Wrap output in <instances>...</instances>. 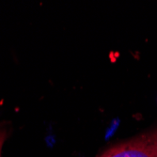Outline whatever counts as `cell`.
Here are the masks:
<instances>
[{
	"label": "cell",
	"mask_w": 157,
	"mask_h": 157,
	"mask_svg": "<svg viewBox=\"0 0 157 157\" xmlns=\"http://www.w3.org/2000/svg\"><path fill=\"white\" fill-rule=\"evenodd\" d=\"M100 157H157V130L110 148Z\"/></svg>",
	"instance_id": "cell-1"
},
{
	"label": "cell",
	"mask_w": 157,
	"mask_h": 157,
	"mask_svg": "<svg viewBox=\"0 0 157 157\" xmlns=\"http://www.w3.org/2000/svg\"><path fill=\"white\" fill-rule=\"evenodd\" d=\"M3 137H1V136H0V149H1V145H2V142H3Z\"/></svg>",
	"instance_id": "cell-2"
}]
</instances>
